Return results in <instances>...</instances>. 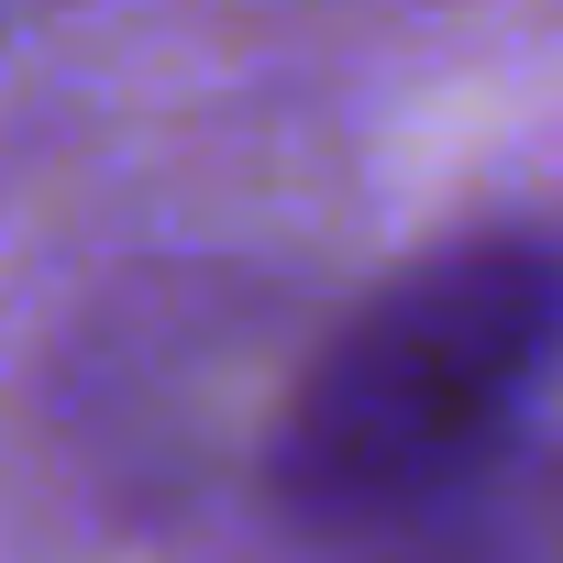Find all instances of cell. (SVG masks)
<instances>
[{
    "label": "cell",
    "mask_w": 563,
    "mask_h": 563,
    "mask_svg": "<svg viewBox=\"0 0 563 563\" xmlns=\"http://www.w3.org/2000/svg\"><path fill=\"white\" fill-rule=\"evenodd\" d=\"M387 563H563V475H530V486L475 475L464 497L420 508Z\"/></svg>",
    "instance_id": "obj_2"
},
{
    "label": "cell",
    "mask_w": 563,
    "mask_h": 563,
    "mask_svg": "<svg viewBox=\"0 0 563 563\" xmlns=\"http://www.w3.org/2000/svg\"><path fill=\"white\" fill-rule=\"evenodd\" d=\"M563 354V243L475 232L376 288L276 420V497L310 530H409L464 497Z\"/></svg>",
    "instance_id": "obj_1"
}]
</instances>
